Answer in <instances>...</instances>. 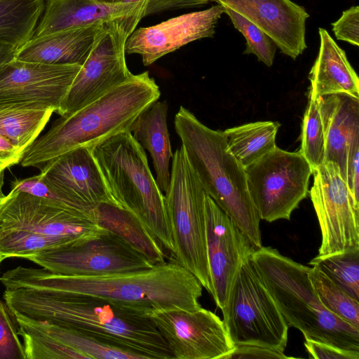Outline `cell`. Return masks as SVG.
Returning <instances> with one entry per match:
<instances>
[{
	"label": "cell",
	"mask_w": 359,
	"mask_h": 359,
	"mask_svg": "<svg viewBox=\"0 0 359 359\" xmlns=\"http://www.w3.org/2000/svg\"><path fill=\"white\" fill-rule=\"evenodd\" d=\"M106 229L93 215L59 207L25 192L0 201V254L26 259L35 253L97 237Z\"/></svg>",
	"instance_id": "52a82bcc"
},
{
	"label": "cell",
	"mask_w": 359,
	"mask_h": 359,
	"mask_svg": "<svg viewBox=\"0 0 359 359\" xmlns=\"http://www.w3.org/2000/svg\"><path fill=\"white\" fill-rule=\"evenodd\" d=\"M304 346L309 358L314 359H359V352L311 339H305Z\"/></svg>",
	"instance_id": "f35d334b"
},
{
	"label": "cell",
	"mask_w": 359,
	"mask_h": 359,
	"mask_svg": "<svg viewBox=\"0 0 359 359\" xmlns=\"http://www.w3.org/2000/svg\"><path fill=\"white\" fill-rule=\"evenodd\" d=\"M92 154L111 201L133 213L173 256L164 195L151 174L144 149L128 130L101 142Z\"/></svg>",
	"instance_id": "8992f818"
},
{
	"label": "cell",
	"mask_w": 359,
	"mask_h": 359,
	"mask_svg": "<svg viewBox=\"0 0 359 359\" xmlns=\"http://www.w3.org/2000/svg\"><path fill=\"white\" fill-rule=\"evenodd\" d=\"M221 311L235 346L256 345L285 351L289 326L250 257L241 264Z\"/></svg>",
	"instance_id": "9c48e42d"
},
{
	"label": "cell",
	"mask_w": 359,
	"mask_h": 359,
	"mask_svg": "<svg viewBox=\"0 0 359 359\" xmlns=\"http://www.w3.org/2000/svg\"><path fill=\"white\" fill-rule=\"evenodd\" d=\"M309 191L321 231L318 255L359 248V208L338 165L326 161L313 170Z\"/></svg>",
	"instance_id": "4fadbf2b"
},
{
	"label": "cell",
	"mask_w": 359,
	"mask_h": 359,
	"mask_svg": "<svg viewBox=\"0 0 359 359\" xmlns=\"http://www.w3.org/2000/svg\"><path fill=\"white\" fill-rule=\"evenodd\" d=\"M18 48L7 43H0V67L15 58Z\"/></svg>",
	"instance_id": "7bdbcfd3"
},
{
	"label": "cell",
	"mask_w": 359,
	"mask_h": 359,
	"mask_svg": "<svg viewBox=\"0 0 359 359\" xmlns=\"http://www.w3.org/2000/svg\"><path fill=\"white\" fill-rule=\"evenodd\" d=\"M308 276L323 305L334 315L359 328V301L350 296L317 266L309 267Z\"/></svg>",
	"instance_id": "4dcf8cb0"
},
{
	"label": "cell",
	"mask_w": 359,
	"mask_h": 359,
	"mask_svg": "<svg viewBox=\"0 0 359 359\" xmlns=\"http://www.w3.org/2000/svg\"><path fill=\"white\" fill-rule=\"evenodd\" d=\"M141 0H124L123 3H135Z\"/></svg>",
	"instance_id": "bcb514c9"
},
{
	"label": "cell",
	"mask_w": 359,
	"mask_h": 359,
	"mask_svg": "<svg viewBox=\"0 0 359 359\" xmlns=\"http://www.w3.org/2000/svg\"><path fill=\"white\" fill-rule=\"evenodd\" d=\"M199 0H147L144 17L164 11L201 6Z\"/></svg>",
	"instance_id": "60d3db41"
},
{
	"label": "cell",
	"mask_w": 359,
	"mask_h": 359,
	"mask_svg": "<svg viewBox=\"0 0 359 359\" xmlns=\"http://www.w3.org/2000/svg\"><path fill=\"white\" fill-rule=\"evenodd\" d=\"M24 151L8 139L0 135V172L20 163Z\"/></svg>",
	"instance_id": "b9f144b4"
},
{
	"label": "cell",
	"mask_w": 359,
	"mask_h": 359,
	"mask_svg": "<svg viewBox=\"0 0 359 359\" xmlns=\"http://www.w3.org/2000/svg\"><path fill=\"white\" fill-rule=\"evenodd\" d=\"M5 288H27L50 292L84 294L137 304L154 311H196L203 286L177 261L165 262L133 271L101 276H67L46 269L19 266L3 273Z\"/></svg>",
	"instance_id": "7a4b0ae2"
},
{
	"label": "cell",
	"mask_w": 359,
	"mask_h": 359,
	"mask_svg": "<svg viewBox=\"0 0 359 359\" xmlns=\"http://www.w3.org/2000/svg\"><path fill=\"white\" fill-rule=\"evenodd\" d=\"M81 67L14 58L0 67V107L50 108L57 113Z\"/></svg>",
	"instance_id": "9a60e30c"
},
{
	"label": "cell",
	"mask_w": 359,
	"mask_h": 359,
	"mask_svg": "<svg viewBox=\"0 0 359 359\" xmlns=\"http://www.w3.org/2000/svg\"><path fill=\"white\" fill-rule=\"evenodd\" d=\"M308 100L302 123L299 151L313 170L324 162L325 136L317 98L308 95Z\"/></svg>",
	"instance_id": "d6a6232c"
},
{
	"label": "cell",
	"mask_w": 359,
	"mask_h": 359,
	"mask_svg": "<svg viewBox=\"0 0 359 359\" xmlns=\"http://www.w3.org/2000/svg\"><path fill=\"white\" fill-rule=\"evenodd\" d=\"M320 48L309 73L308 95H346L359 100V79L346 53L328 32L319 28Z\"/></svg>",
	"instance_id": "603a6c76"
},
{
	"label": "cell",
	"mask_w": 359,
	"mask_h": 359,
	"mask_svg": "<svg viewBox=\"0 0 359 359\" xmlns=\"http://www.w3.org/2000/svg\"><path fill=\"white\" fill-rule=\"evenodd\" d=\"M4 299L11 313L64 326L143 358L171 359L163 336L142 306L84 294L6 288Z\"/></svg>",
	"instance_id": "6da1fadb"
},
{
	"label": "cell",
	"mask_w": 359,
	"mask_h": 359,
	"mask_svg": "<svg viewBox=\"0 0 359 359\" xmlns=\"http://www.w3.org/2000/svg\"><path fill=\"white\" fill-rule=\"evenodd\" d=\"M168 107L166 100L156 101L139 115L130 128L134 138L149 151L156 184L164 193L169 187L170 160L173 156L167 124Z\"/></svg>",
	"instance_id": "cb8c5ba5"
},
{
	"label": "cell",
	"mask_w": 359,
	"mask_h": 359,
	"mask_svg": "<svg viewBox=\"0 0 359 359\" xmlns=\"http://www.w3.org/2000/svg\"><path fill=\"white\" fill-rule=\"evenodd\" d=\"M317 102L325 136L324 162L336 163L346 182L348 146L359 129V100L336 94L320 96Z\"/></svg>",
	"instance_id": "7402d4cb"
},
{
	"label": "cell",
	"mask_w": 359,
	"mask_h": 359,
	"mask_svg": "<svg viewBox=\"0 0 359 359\" xmlns=\"http://www.w3.org/2000/svg\"><path fill=\"white\" fill-rule=\"evenodd\" d=\"M105 22L57 114L67 116L133 74L126 60V43L144 18L143 11Z\"/></svg>",
	"instance_id": "8fae6325"
},
{
	"label": "cell",
	"mask_w": 359,
	"mask_h": 359,
	"mask_svg": "<svg viewBox=\"0 0 359 359\" xmlns=\"http://www.w3.org/2000/svg\"><path fill=\"white\" fill-rule=\"evenodd\" d=\"M2 260H3V259H2L1 256V254H0V264H1V262H2Z\"/></svg>",
	"instance_id": "7dc6e473"
},
{
	"label": "cell",
	"mask_w": 359,
	"mask_h": 359,
	"mask_svg": "<svg viewBox=\"0 0 359 359\" xmlns=\"http://www.w3.org/2000/svg\"><path fill=\"white\" fill-rule=\"evenodd\" d=\"M92 215L99 226L117 235L153 264L165 262L160 243L128 210L112 202H102L94 206Z\"/></svg>",
	"instance_id": "d4e9b609"
},
{
	"label": "cell",
	"mask_w": 359,
	"mask_h": 359,
	"mask_svg": "<svg viewBox=\"0 0 359 359\" xmlns=\"http://www.w3.org/2000/svg\"><path fill=\"white\" fill-rule=\"evenodd\" d=\"M22 336L26 359H84L76 351L63 345L43 330L33 318L12 313Z\"/></svg>",
	"instance_id": "f546056e"
},
{
	"label": "cell",
	"mask_w": 359,
	"mask_h": 359,
	"mask_svg": "<svg viewBox=\"0 0 359 359\" xmlns=\"http://www.w3.org/2000/svg\"><path fill=\"white\" fill-rule=\"evenodd\" d=\"M26 259L55 273L81 276L138 271L154 265L107 230L97 237L46 250Z\"/></svg>",
	"instance_id": "7c38bea8"
},
{
	"label": "cell",
	"mask_w": 359,
	"mask_h": 359,
	"mask_svg": "<svg viewBox=\"0 0 359 359\" xmlns=\"http://www.w3.org/2000/svg\"><path fill=\"white\" fill-rule=\"evenodd\" d=\"M150 318L165 339L172 358L224 359L234 348L222 320L201 308L154 311Z\"/></svg>",
	"instance_id": "5bb4252c"
},
{
	"label": "cell",
	"mask_w": 359,
	"mask_h": 359,
	"mask_svg": "<svg viewBox=\"0 0 359 359\" xmlns=\"http://www.w3.org/2000/svg\"><path fill=\"white\" fill-rule=\"evenodd\" d=\"M53 112L50 108L0 107V135L25 152L39 137Z\"/></svg>",
	"instance_id": "83f0119b"
},
{
	"label": "cell",
	"mask_w": 359,
	"mask_h": 359,
	"mask_svg": "<svg viewBox=\"0 0 359 359\" xmlns=\"http://www.w3.org/2000/svg\"><path fill=\"white\" fill-rule=\"evenodd\" d=\"M223 13L224 8L217 4L135 29L126 41V53L139 54L143 65H150L190 42L212 37Z\"/></svg>",
	"instance_id": "e0dca14e"
},
{
	"label": "cell",
	"mask_w": 359,
	"mask_h": 359,
	"mask_svg": "<svg viewBox=\"0 0 359 359\" xmlns=\"http://www.w3.org/2000/svg\"><path fill=\"white\" fill-rule=\"evenodd\" d=\"M346 182L355 205L359 208V129L353 134L348 146Z\"/></svg>",
	"instance_id": "74e56055"
},
{
	"label": "cell",
	"mask_w": 359,
	"mask_h": 359,
	"mask_svg": "<svg viewBox=\"0 0 359 359\" xmlns=\"http://www.w3.org/2000/svg\"><path fill=\"white\" fill-rule=\"evenodd\" d=\"M10 313L6 302L0 299V359H26Z\"/></svg>",
	"instance_id": "d590c367"
},
{
	"label": "cell",
	"mask_w": 359,
	"mask_h": 359,
	"mask_svg": "<svg viewBox=\"0 0 359 359\" xmlns=\"http://www.w3.org/2000/svg\"><path fill=\"white\" fill-rule=\"evenodd\" d=\"M99 3L107 4H116L123 3L124 0H94Z\"/></svg>",
	"instance_id": "f6af8a7d"
},
{
	"label": "cell",
	"mask_w": 359,
	"mask_h": 359,
	"mask_svg": "<svg viewBox=\"0 0 359 359\" xmlns=\"http://www.w3.org/2000/svg\"><path fill=\"white\" fill-rule=\"evenodd\" d=\"M234 27L245 38L246 48L243 54H254L259 61L267 67L273 65L277 46L262 29L230 8H224Z\"/></svg>",
	"instance_id": "836d02e7"
},
{
	"label": "cell",
	"mask_w": 359,
	"mask_h": 359,
	"mask_svg": "<svg viewBox=\"0 0 359 359\" xmlns=\"http://www.w3.org/2000/svg\"><path fill=\"white\" fill-rule=\"evenodd\" d=\"M164 204L174 245L173 257L211 294L203 189L183 147L174 153Z\"/></svg>",
	"instance_id": "ba28073f"
},
{
	"label": "cell",
	"mask_w": 359,
	"mask_h": 359,
	"mask_svg": "<svg viewBox=\"0 0 359 359\" xmlns=\"http://www.w3.org/2000/svg\"><path fill=\"white\" fill-rule=\"evenodd\" d=\"M205 219L211 295L217 306L222 309L241 264L256 248L207 194Z\"/></svg>",
	"instance_id": "2e32d148"
},
{
	"label": "cell",
	"mask_w": 359,
	"mask_h": 359,
	"mask_svg": "<svg viewBox=\"0 0 359 359\" xmlns=\"http://www.w3.org/2000/svg\"><path fill=\"white\" fill-rule=\"evenodd\" d=\"M4 172H0V201H1L5 195L3 193L2 188L4 185Z\"/></svg>",
	"instance_id": "ee69618b"
},
{
	"label": "cell",
	"mask_w": 359,
	"mask_h": 359,
	"mask_svg": "<svg viewBox=\"0 0 359 359\" xmlns=\"http://www.w3.org/2000/svg\"><path fill=\"white\" fill-rule=\"evenodd\" d=\"M40 170L39 175L47 183L84 204L94 207L112 202L89 148L66 152L43 164Z\"/></svg>",
	"instance_id": "d6986e66"
},
{
	"label": "cell",
	"mask_w": 359,
	"mask_h": 359,
	"mask_svg": "<svg viewBox=\"0 0 359 359\" xmlns=\"http://www.w3.org/2000/svg\"><path fill=\"white\" fill-rule=\"evenodd\" d=\"M161 96L148 72L133 74L67 116H60L24 152L23 167L41 168L79 147L92 149L101 142L130 128L140 114Z\"/></svg>",
	"instance_id": "3957f363"
},
{
	"label": "cell",
	"mask_w": 359,
	"mask_h": 359,
	"mask_svg": "<svg viewBox=\"0 0 359 359\" xmlns=\"http://www.w3.org/2000/svg\"><path fill=\"white\" fill-rule=\"evenodd\" d=\"M35 320L43 330L63 345L81 354L84 358L143 359L139 354L107 344L83 332L46 320Z\"/></svg>",
	"instance_id": "f1b7e54d"
},
{
	"label": "cell",
	"mask_w": 359,
	"mask_h": 359,
	"mask_svg": "<svg viewBox=\"0 0 359 359\" xmlns=\"http://www.w3.org/2000/svg\"><path fill=\"white\" fill-rule=\"evenodd\" d=\"M174 123L189 164L206 194L255 248L262 247L261 219L249 194L245 170L228 150L223 131L205 126L182 106Z\"/></svg>",
	"instance_id": "277c9868"
},
{
	"label": "cell",
	"mask_w": 359,
	"mask_h": 359,
	"mask_svg": "<svg viewBox=\"0 0 359 359\" xmlns=\"http://www.w3.org/2000/svg\"><path fill=\"white\" fill-rule=\"evenodd\" d=\"M104 24L69 29L32 38L17 50L15 58L49 65L82 66Z\"/></svg>",
	"instance_id": "44dd1931"
},
{
	"label": "cell",
	"mask_w": 359,
	"mask_h": 359,
	"mask_svg": "<svg viewBox=\"0 0 359 359\" xmlns=\"http://www.w3.org/2000/svg\"><path fill=\"white\" fill-rule=\"evenodd\" d=\"M309 264L319 268L350 296L359 301V248L318 255Z\"/></svg>",
	"instance_id": "1f68e13d"
},
{
	"label": "cell",
	"mask_w": 359,
	"mask_h": 359,
	"mask_svg": "<svg viewBox=\"0 0 359 359\" xmlns=\"http://www.w3.org/2000/svg\"><path fill=\"white\" fill-rule=\"evenodd\" d=\"M10 191H22L43 198L55 205L69 210L92 215L90 207L71 197L65 192L47 183L39 175L12 182Z\"/></svg>",
	"instance_id": "e575fe53"
},
{
	"label": "cell",
	"mask_w": 359,
	"mask_h": 359,
	"mask_svg": "<svg viewBox=\"0 0 359 359\" xmlns=\"http://www.w3.org/2000/svg\"><path fill=\"white\" fill-rule=\"evenodd\" d=\"M216 2L254 23L276 43L280 51L295 60L307 48L306 21L309 14L291 0H199Z\"/></svg>",
	"instance_id": "ac0fdd59"
},
{
	"label": "cell",
	"mask_w": 359,
	"mask_h": 359,
	"mask_svg": "<svg viewBox=\"0 0 359 359\" xmlns=\"http://www.w3.org/2000/svg\"><path fill=\"white\" fill-rule=\"evenodd\" d=\"M280 126L276 121H256L228 128L223 133L228 150L246 168L277 147Z\"/></svg>",
	"instance_id": "484cf974"
},
{
	"label": "cell",
	"mask_w": 359,
	"mask_h": 359,
	"mask_svg": "<svg viewBox=\"0 0 359 359\" xmlns=\"http://www.w3.org/2000/svg\"><path fill=\"white\" fill-rule=\"evenodd\" d=\"M332 31L338 40L351 45H359V7L351 6L343 11L338 20L332 24Z\"/></svg>",
	"instance_id": "8d00e7d4"
},
{
	"label": "cell",
	"mask_w": 359,
	"mask_h": 359,
	"mask_svg": "<svg viewBox=\"0 0 359 359\" xmlns=\"http://www.w3.org/2000/svg\"><path fill=\"white\" fill-rule=\"evenodd\" d=\"M284 351L256 345H238L224 359H286Z\"/></svg>",
	"instance_id": "ab89813d"
},
{
	"label": "cell",
	"mask_w": 359,
	"mask_h": 359,
	"mask_svg": "<svg viewBox=\"0 0 359 359\" xmlns=\"http://www.w3.org/2000/svg\"><path fill=\"white\" fill-rule=\"evenodd\" d=\"M147 0L135 3L107 4L94 0H46L43 14L32 38L54 32L103 24L133 15L144 9Z\"/></svg>",
	"instance_id": "ffe728a7"
},
{
	"label": "cell",
	"mask_w": 359,
	"mask_h": 359,
	"mask_svg": "<svg viewBox=\"0 0 359 359\" xmlns=\"http://www.w3.org/2000/svg\"><path fill=\"white\" fill-rule=\"evenodd\" d=\"M247 184L260 219H290L309 194L313 169L298 151L276 147L245 168Z\"/></svg>",
	"instance_id": "30bf717a"
},
{
	"label": "cell",
	"mask_w": 359,
	"mask_h": 359,
	"mask_svg": "<svg viewBox=\"0 0 359 359\" xmlns=\"http://www.w3.org/2000/svg\"><path fill=\"white\" fill-rule=\"evenodd\" d=\"M250 259L289 327L305 339L359 352V328L323 305L309 278V266L271 247L256 248Z\"/></svg>",
	"instance_id": "5b68a950"
},
{
	"label": "cell",
	"mask_w": 359,
	"mask_h": 359,
	"mask_svg": "<svg viewBox=\"0 0 359 359\" xmlns=\"http://www.w3.org/2000/svg\"><path fill=\"white\" fill-rule=\"evenodd\" d=\"M44 0H0V43L19 48L32 39Z\"/></svg>",
	"instance_id": "4316f807"
}]
</instances>
